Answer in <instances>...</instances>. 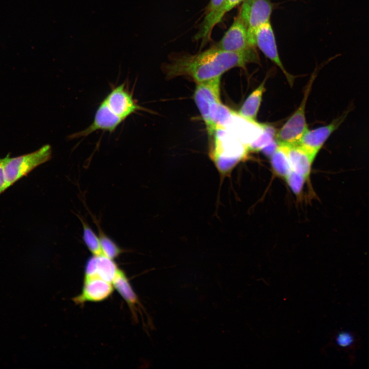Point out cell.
Here are the masks:
<instances>
[{
	"mask_svg": "<svg viewBox=\"0 0 369 369\" xmlns=\"http://www.w3.org/2000/svg\"><path fill=\"white\" fill-rule=\"evenodd\" d=\"M83 225V239L89 251L93 255H102V253L98 236L88 224L80 219Z\"/></svg>",
	"mask_w": 369,
	"mask_h": 369,
	"instance_id": "20",
	"label": "cell"
},
{
	"mask_svg": "<svg viewBox=\"0 0 369 369\" xmlns=\"http://www.w3.org/2000/svg\"><path fill=\"white\" fill-rule=\"evenodd\" d=\"M252 63H259L256 47L231 52L212 46L195 54H183L174 56L165 65V71L169 78L186 76L197 83L221 77L232 68H243Z\"/></svg>",
	"mask_w": 369,
	"mask_h": 369,
	"instance_id": "1",
	"label": "cell"
},
{
	"mask_svg": "<svg viewBox=\"0 0 369 369\" xmlns=\"http://www.w3.org/2000/svg\"><path fill=\"white\" fill-rule=\"evenodd\" d=\"M315 78V74H313L309 81L300 106L276 133L275 138L279 145L291 146L298 144L303 135L308 130L305 120V109Z\"/></svg>",
	"mask_w": 369,
	"mask_h": 369,
	"instance_id": "4",
	"label": "cell"
},
{
	"mask_svg": "<svg viewBox=\"0 0 369 369\" xmlns=\"http://www.w3.org/2000/svg\"><path fill=\"white\" fill-rule=\"evenodd\" d=\"M284 180L292 192L297 197H300L302 194L304 183L308 182L306 179L292 170Z\"/></svg>",
	"mask_w": 369,
	"mask_h": 369,
	"instance_id": "23",
	"label": "cell"
},
{
	"mask_svg": "<svg viewBox=\"0 0 369 369\" xmlns=\"http://www.w3.org/2000/svg\"><path fill=\"white\" fill-rule=\"evenodd\" d=\"M124 120L114 113L103 100L99 104L92 124L83 131L69 136L70 139L87 136L97 130L114 132Z\"/></svg>",
	"mask_w": 369,
	"mask_h": 369,
	"instance_id": "11",
	"label": "cell"
},
{
	"mask_svg": "<svg viewBox=\"0 0 369 369\" xmlns=\"http://www.w3.org/2000/svg\"><path fill=\"white\" fill-rule=\"evenodd\" d=\"M213 46L221 50L231 52L241 51L255 47L250 45L247 27L239 15L222 38Z\"/></svg>",
	"mask_w": 369,
	"mask_h": 369,
	"instance_id": "9",
	"label": "cell"
},
{
	"mask_svg": "<svg viewBox=\"0 0 369 369\" xmlns=\"http://www.w3.org/2000/svg\"><path fill=\"white\" fill-rule=\"evenodd\" d=\"M93 256L94 259V276H97L102 279L112 283L113 280L120 269L118 268L113 259L103 255Z\"/></svg>",
	"mask_w": 369,
	"mask_h": 369,
	"instance_id": "18",
	"label": "cell"
},
{
	"mask_svg": "<svg viewBox=\"0 0 369 369\" xmlns=\"http://www.w3.org/2000/svg\"><path fill=\"white\" fill-rule=\"evenodd\" d=\"M279 145L275 140V138L272 140L269 144L264 147L261 150L264 155L267 157H271L276 150Z\"/></svg>",
	"mask_w": 369,
	"mask_h": 369,
	"instance_id": "27",
	"label": "cell"
},
{
	"mask_svg": "<svg viewBox=\"0 0 369 369\" xmlns=\"http://www.w3.org/2000/svg\"><path fill=\"white\" fill-rule=\"evenodd\" d=\"M104 100L110 109L123 120L139 109L124 84L113 89Z\"/></svg>",
	"mask_w": 369,
	"mask_h": 369,
	"instance_id": "12",
	"label": "cell"
},
{
	"mask_svg": "<svg viewBox=\"0 0 369 369\" xmlns=\"http://www.w3.org/2000/svg\"><path fill=\"white\" fill-rule=\"evenodd\" d=\"M255 46L280 69L289 83L292 85L294 77L286 71L280 58L274 33L270 22L262 25L257 30L255 33Z\"/></svg>",
	"mask_w": 369,
	"mask_h": 369,
	"instance_id": "8",
	"label": "cell"
},
{
	"mask_svg": "<svg viewBox=\"0 0 369 369\" xmlns=\"http://www.w3.org/2000/svg\"><path fill=\"white\" fill-rule=\"evenodd\" d=\"M285 146L292 170L303 176L308 182L315 157L298 144Z\"/></svg>",
	"mask_w": 369,
	"mask_h": 369,
	"instance_id": "15",
	"label": "cell"
},
{
	"mask_svg": "<svg viewBox=\"0 0 369 369\" xmlns=\"http://www.w3.org/2000/svg\"><path fill=\"white\" fill-rule=\"evenodd\" d=\"M112 283L106 281L97 276L85 277L81 292L74 297L77 304L86 302H99L108 298L113 293Z\"/></svg>",
	"mask_w": 369,
	"mask_h": 369,
	"instance_id": "10",
	"label": "cell"
},
{
	"mask_svg": "<svg viewBox=\"0 0 369 369\" xmlns=\"http://www.w3.org/2000/svg\"><path fill=\"white\" fill-rule=\"evenodd\" d=\"M244 1L225 0L207 22L201 23L198 31L194 36V39L200 41L201 46L206 45L211 39L214 27L221 20L227 12Z\"/></svg>",
	"mask_w": 369,
	"mask_h": 369,
	"instance_id": "14",
	"label": "cell"
},
{
	"mask_svg": "<svg viewBox=\"0 0 369 369\" xmlns=\"http://www.w3.org/2000/svg\"><path fill=\"white\" fill-rule=\"evenodd\" d=\"M354 108V104L352 102L340 115L330 124L312 130L308 129L298 144L316 157L327 139L343 122Z\"/></svg>",
	"mask_w": 369,
	"mask_h": 369,
	"instance_id": "6",
	"label": "cell"
},
{
	"mask_svg": "<svg viewBox=\"0 0 369 369\" xmlns=\"http://www.w3.org/2000/svg\"><path fill=\"white\" fill-rule=\"evenodd\" d=\"M273 5L269 0H244L239 16L244 22L250 45L255 47V33L258 28L270 22Z\"/></svg>",
	"mask_w": 369,
	"mask_h": 369,
	"instance_id": "5",
	"label": "cell"
},
{
	"mask_svg": "<svg viewBox=\"0 0 369 369\" xmlns=\"http://www.w3.org/2000/svg\"><path fill=\"white\" fill-rule=\"evenodd\" d=\"M262 131L260 135L248 146L249 151H260L264 147L275 139V129L269 125L262 124Z\"/></svg>",
	"mask_w": 369,
	"mask_h": 369,
	"instance_id": "21",
	"label": "cell"
},
{
	"mask_svg": "<svg viewBox=\"0 0 369 369\" xmlns=\"http://www.w3.org/2000/svg\"><path fill=\"white\" fill-rule=\"evenodd\" d=\"M225 0H210V3L207 7L204 16L201 23L207 22L215 13V12L221 6Z\"/></svg>",
	"mask_w": 369,
	"mask_h": 369,
	"instance_id": "25",
	"label": "cell"
},
{
	"mask_svg": "<svg viewBox=\"0 0 369 369\" xmlns=\"http://www.w3.org/2000/svg\"><path fill=\"white\" fill-rule=\"evenodd\" d=\"M5 158H0V194L9 188L5 176Z\"/></svg>",
	"mask_w": 369,
	"mask_h": 369,
	"instance_id": "26",
	"label": "cell"
},
{
	"mask_svg": "<svg viewBox=\"0 0 369 369\" xmlns=\"http://www.w3.org/2000/svg\"><path fill=\"white\" fill-rule=\"evenodd\" d=\"M270 159L274 174L284 179L292 170L285 146L279 145Z\"/></svg>",
	"mask_w": 369,
	"mask_h": 369,
	"instance_id": "19",
	"label": "cell"
},
{
	"mask_svg": "<svg viewBox=\"0 0 369 369\" xmlns=\"http://www.w3.org/2000/svg\"><path fill=\"white\" fill-rule=\"evenodd\" d=\"M353 335L350 332H341L338 333L335 339L337 345L342 347L351 346L354 342Z\"/></svg>",
	"mask_w": 369,
	"mask_h": 369,
	"instance_id": "24",
	"label": "cell"
},
{
	"mask_svg": "<svg viewBox=\"0 0 369 369\" xmlns=\"http://www.w3.org/2000/svg\"><path fill=\"white\" fill-rule=\"evenodd\" d=\"M236 135L248 148L262 131V124L248 120L234 112L233 115L223 127Z\"/></svg>",
	"mask_w": 369,
	"mask_h": 369,
	"instance_id": "13",
	"label": "cell"
},
{
	"mask_svg": "<svg viewBox=\"0 0 369 369\" xmlns=\"http://www.w3.org/2000/svg\"><path fill=\"white\" fill-rule=\"evenodd\" d=\"M220 78L197 83L194 100L203 120L209 136L213 133L210 113L211 106L220 100Z\"/></svg>",
	"mask_w": 369,
	"mask_h": 369,
	"instance_id": "7",
	"label": "cell"
},
{
	"mask_svg": "<svg viewBox=\"0 0 369 369\" xmlns=\"http://www.w3.org/2000/svg\"><path fill=\"white\" fill-rule=\"evenodd\" d=\"M100 244L103 255L114 260L122 252V250L109 237L98 228Z\"/></svg>",
	"mask_w": 369,
	"mask_h": 369,
	"instance_id": "22",
	"label": "cell"
},
{
	"mask_svg": "<svg viewBox=\"0 0 369 369\" xmlns=\"http://www.w3.org/2000/svg\"><path fill=\"white\" fill-rule=\"evenodd\" d=\"M210 137L213 140L210 156L220 175H229L245 159L249 152L248 148L225 128H216Z\"/></svg>",
	"mask_w": 369,
	"mask_h": 369,
	"instance_id": "2",
	"label": "cell"
},
{
	"mask_svg": "<svg viewBox=\"0 0 369 369\" xmlns=\"http://www.w3.org/2000/svg\"><path fill=\"white\" fill-rule=\"evenodd\" d=\"M265 80L247 97L238 113L243 117L256 121L257 114L265 91Z\"/></svg>",
	"mask_w": 369,
	"mask_h": 369,
	"instance_id": "17",
	"label": "cell"
},
{
	"mask_svg": "<svg viewBox=\"0 0 369 369\" xmlns=\"http://www.w3.org/2000/svg\"><path fill=\"white\" fill-rule=\"evenodd\" d=\"M114 288L126 301L132 314L136 316L138 307L140 306L139 299L134 292L123 270L120 269L112 282Z\"/></svg>",
	"mask_w": 369,
	"mask_h": 369,
	"instance_id": "16",
	"label": "cell"
},
{
	"mask_svg": "<svg viewBox=\"0 0 369 369\" xmlns=\"http://www.w3.org/2000/svg\"><path fill=\"white\" fill-rule=\"evenodd\" d=\"M51 156L52 149L49 145H44L34 152L15 157H10L9 154L7 155L5 157V172L8 187L39 165L49 161Z\"/></svg>",
	"mask_w": 369,
	"mask_h": 369,
	"instance_id": "3",
	"label": "cell"
}]
</instances>
